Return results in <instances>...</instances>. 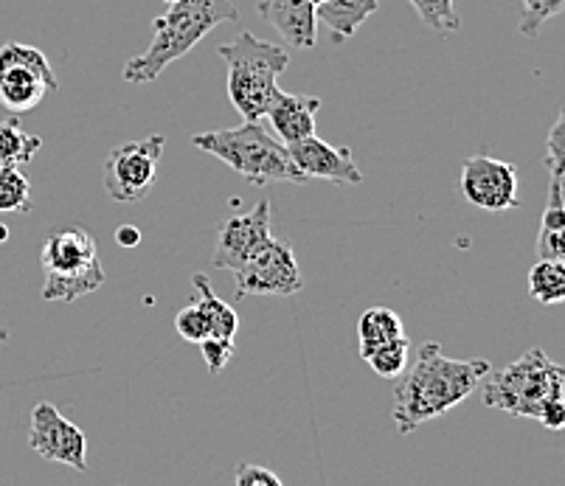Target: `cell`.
Here are the masks:
<instances>
[{
    "label": "cell",
    "mask_w": 565,
    "mask_h": 486,
    "mask_svg": "<svg viewBox=\"0 0 565 486\" xmlns=\"http://www.w3.org/2000/svg\"><path fill=\"white\" fill-rule=\"evenodd\" d=\"M492 368L484 357L454 360L439 343H425L416 360L405 366L394 388V422L399 433H414L419 424L439 419L461 406L481 386Z\"/></svg>",
    "instance_id": "1"
},
{
    "label": "cell",
    "mask_w": 565,
    "mask_h": 486,
    "mask_svg": "<svg viewBox=\"0 0 565 486\" xmlns=\"http://www.w3.org/2000/svg\"><path fill=\"white\" fill-rule=\"evenodd\" d=\"M484 406L523 419H537L548 431H563L565 424V371L543 349L490 371L484 377Z\"/></svg>",
    "instance_id": "2"
},
{
    "label": "cell",
    "mask_w": 565,
    "mask_h": 486,
    "mask_svg": "<svg viewBox=\"0 0 565 486\" xmlns=\"http://www.w3.org/2000/svg\"><path fill=\"white\" fill-rule=\"evenodd\" d=\"M234 0H174L169 12L156 20L150 48L132 56L125 65V79L132 85L152 82L174 63L186 56L200 40L223 23H236Z\"/></svg>",
    "instance_id": "3"
},
{
    "label": "cell",
    "mask_w": 565,
    "mask_h": 486,
    "mask_svg": "<svg viewBox=\"0 0 565 486\" xmlns=\"http://www.w3.org/2000/svg\"><path fill=\"white\" fill-rule=\"evenodd\" d=\"M192 144L223 161L254 186H270V183L305 186L310 183L292 163L287 147L262 121H243L234 130L198 132L192 136Z\"/></svg>",
    "instance_id": "4"
},
{
    "label": "cell",
    "mask_w": 565,
    "mask_h": 486,
    "mask_svg": "<svg viewBox=\"0 0 565 486\" xmlns=\"http://www.w3.org/2000/svg\"><path fill=\"white\" fill-rule=\"evenodd\" d=\"M217 54L228 65V99L245 121H262L267 107L279 94V74L290 65L285 45L239 32L231 43L220 45Z\"/></svg>",
    "instance_id": "5"
},
{
    "label": "cell",
    "mask_w": 565,
    "mask_h": 486,
    "mask_svg": "<svg viewBox=\"0 0 565 486\" xmlns=\"http://www.w3.org/2000/svg\"><path fill=\"white\" fill-rule=\"evenodd\" d=\"M43 299L79 301L105 284V268L96 253L94 234L85 225H71L51 234L43 248Z\"/></svg>",
    "instance_id": "6"
},
{
    "label": "cell",
    "mask_w": 565,
    "mask_h": 486,
    "mask_svg": "<svg viewBox=\"0 0 565 486\" xmlns=\"http://www.w3.org/2000/svg\"><path fill=\"white\" fill-rule=\"evenodd\" d=\"M49 90H56V76L49 56L34 45H0V105L9 112H32Z\"/></svg>",
    "instance_id": "7"
},
{
    "label": "cell",
    "mask_w": 565,
    "mask_h": 486,
    "mask_svg": "<svg viewBox=\"0 0 565 486\" xmlns=\"http://www.w3.org/2000/svg\"><path fill=\"white\" fill-rule=\"evenodd\" d=\"M167 138L152 132L138 141L113 147L105 161V188L116 203H141L152 192Z\"/></svg>",
    "instance_id": "8"
},
{
    "label": "cell",
    "mask_w": 565,
    "mask_h": 486,
    "mask_svg": "<svg viewBox=\"0 0 565 486\" xmlns=\"http://www.w3.org/2000/svg\"><path fill=\"white\" fill-rule=\"evenodd\" d=\"M236 281V299H248V295H296L305 288L299 262L285 239H270L256 256L234 273Z\"/></svg>",
    "instance_id": "9"
},
{
    "label": "cell",
    "mask_w": 565,
    "mask_h": 486,
    "mask_svg": "<svg viewBox=\"0 0 565 486\" xmlns=\"http://www.w3.org/2000/svg\"><path fill=\"white\" fill-rule=\"evenodd\" d=\"M29 447L45 462L65 464L87 473V439L71 419L56 411L51 402H40L32 411Z\"/></svg>",
    "instance_id": "10"
},
{
    "label": "cell",
    "mask_w": 565,
    "mask_h": 486,
    "mask_svg": "<svg viewBox=\"0 0 565 486\" xmlns=\"http://www.w3.org/2000/svg\"><path fill=\"white\" fill-rule=\"evenodd\" d=\"M461 192L476 208L510 212L518 206V169L490 155H472L461 166Z\"/></svg>",
    "instance_id": "11"
},
{
    "label": "cell",
    "mask_w": 565,
    "mask_h": 486,
    "mask_svg": "<svg viewBox=\"0 0 565 486\" xmlns=\"http://www.w3.org/2000/svg\"><path fill=\"white\" fill-rule=\"evenodd\" d=\"M270 239H274V234H270V203H259L250 212L228 217L220 225L217 248H214L212 259L214 268L236 273Z\"/></svg>",
    "instance_id": "12"
},
{
    "label": "cell",
    "mask_w": 565,
    "mask_h": 486,
    "mask_svg": "<svg viewBox=\"0 0 565 486\" xmlns=\"http://www.w3.org/2000/svg\"><path fill=\"white\" fill-rule=\"evenodd\" d=\"M287 152H290L292 163L299 166L307 181L318 177V181L343 183V186H361L363 183V172L358 169L352 150H347V147L338 150V147H330L318 136H310L299 144L287 147Z\"/></svg>",
    "instance_id": "13"
},
{
    "label": "cell",
    "mask_w": 565,
    "mask_h": 486,
    "mask_svg": "<svg viewBox=\"0 0 565 486\" xmlns=\"http://www.w3.org/2000/svg\"><path fill=\"white\" fill-rule=\"evenodd\" d=\"M318 110H321V99H316V96H296L279 90L270 107H267L265 119L281 144L290 147L316 136Z\"/></svg>",
    "instance_id": "14"
},
{
    "label": "cell",
    "mask_w": 565,
    "mask_h": 486,
    "mask_svg": "<svg viewBox=\"0 0 565 486\" xmlns=\"http://www.w3.org/2000/svg\"><path fill=\"white\" fill-rule=\"evenodd\" d=\"M259 14L267 25L296 48H312L316 45V7L310 0H259Z\"/></svg>",
    "instance_id": "15"
},
{
    "label": "cell",
    "mask_w": 565,
    "mask_h": 486,
    "mask_svg": "<svg viewBox=\"0 0 565 486\" xmlns=\"http://www.w3.org/2000/svg\"><path fill=\"white\" fill-rule=\"evenodd\" d=\"M377 0H321L316 7V20H321L332 34V43L341 45L352 37L366 18L377 12Z\"/></svg>",
    "instance_id": "16"
},
{
    "label": "cell",
    "mask_w": 565,
    "mask_h": 486,
    "mask_svg": "<svg viewBox=\"0 0 565 486\" xmlns=\"http://www.w3.org/2000/svg\"><path fill=\"white\" fill-rule=\"evenodd\" d=\"M548 199L541 217L537 234V256L548 262H563L565 256V206H563V175H548Z\"/></svg>",
    "instance_id": "17"
},
{
    "label": "cell",
    "mask_w": 565,
    "mask_h": 486,
    "mask_svg": "<svg viewBox=\"0 0 565 486\" xmlns=\"http://www.w3.org/2000/svg\"><path fill=\"white\" fill-rule=\"evenodd\" d=\"M192 284H194L192 304H198V310L205 315L209 337H217V341H234L236 330H239V315L234 312V306L214 293L212 281L205 279V273H194Z\"/></svg>",
    "instance_id": "18"
},
{
    "label": "cell",
    "mask_w": 565,
    "mask_h": 486,
    "mask_svg": "<svg viewBox=\"0 0 565 486\" xmlns=\"http://www.w3.org/2000/svg\"><path fill=\"white\" fill-rule=\"evenodd\" d=\"M358 337H361V357H366L369 352L403 341L408 335H405V326L397 312L388 310V306H372L358 321Z\"/></svg>",
    "instance_id": "19"
},
{
    "label": "cell",
    "mask_w": 565,
    "mask_h": 486,
    "mask_svg": "<svg viewBox=\"0 0 565 486\" xmlns=\"http://www.w3.org/2000/svg\"><path fill=\"white\" fill-rule=\"evenodd\" d=\"M43 141L38 136H29L14 119L0 121V169L23 166L40 152Z\"/></svg>",
    "instance_id": "20"
},
{
    "label": "cell",
    "mask_w": 565,
    "mask_h": 486,
    "mask_svg": "<svg viewBox=\"0 0 565 486\" xmlns=\"http://www.w3.org/2000/svg\"><path fill=\"white\" fill-rule=\"evenodd\" d=\"M529 295L537 304H559L565 299V264L541 259L529 270Z\"/></svg>",
    "instance_id": "21"
},
{
    "label": "cell",
    "mask_w": 565,
    "mask_h": 486,
    "mask_svg": "<svg viewBox=\"0 0 565 486\" xmlns=\"http://www.w3.org/2000/svg\"><path fill=\"white\" fill-rule=\"evenodd\" d=\"M32 208V181L20 166L0 169V214H29Z\"/></svg>",
    "instance_id": "22"
},
{
    "label": "cell",
    "mask_w": 565,
    "mask_h": 486,
    "mask_svg": "<svg viewBox=\"0 0 565 486\" xmlns=\"http://www.w3.org/2000/svg\"><path fill=\"white\" fill-rule=\"evenodd\" d=\"M408 3L416 9L419 20L428 25L430 32L450 34L461 29V20L454 9V0H408Z\"/></svg>",
    "instance_id": "23"
},
{
    "label": "cell",
    "mask_w": 565,
    "mask_h": 486,
    "mask_svg": "<svg viewBox=\"0 0 565 486\" xmlns=\"http://www.w3.org/2000/svg\"><path fill=\"white\" fill-rule=\"evenodd\" d=\"M363 360H366L380 377H385V380H397V377L405 371V366H408V337L369 352Z\"/></svg>",
    "instance_id": "24"
},
{
    "label": "cell",
    "mask_w": 565,
    "mask_h": 486,
    "mask_svg": "<svg viewBox=\"0 0 565 486\" xmlns=\"http://www.w3.org/2000/svg\"><path fill=\"white\" fill-rule=\"evenodd\" d=\"M565 9V0H523L521 14V34L523 37H537L543 25L552 18H557Z\"/></svg>",
    "instance_id": "25"
},
{
    "label": "cell",
    "mask_w": 565,
    "mask_h": 486,
    "mask_svg": "<svg viewBox=\"0 0 565 486\" xmlns=\"http://www.w3.org/2000/svg\"><path fill=\"white\" fill-rule=\"evenodd\" d=\"M174 330H178V335L189 343L209 341V324H205V315L198 310V304H189L178 312Z\"/></svg>",
    "instance_id": "26"
},
{
    "label": "cell",
    "mask_w": 565,
    "mask_h": 486,
    "mask_svg": "<svg viewBox=\"0 0 565 486\" xmlns=\"http://www.w3.org/2000/svg\"><path fill=\"white\" fill-rule=\"evenodd\" d=\"M543 163L548 166V175H563L565 166V110H559L557 121H554L552 132L546 141V158Z\"/></svg>",
    "instance_id": "27"
},
{
    "label": "cell",
    "mask_w": 565,
    "mask_h": 486,
    "mask_svg": "<svg viewBox=\"0 0 565 486\" xmlns=\"http://www.w3.org/2000/svg\"><path fill=\"white\" fill-rule=\"evenodd\" d=\"M200 349H203L205 366L212 375H220L228 360L234 357V341H217V337H209V341L200 343Z\"/></svg>",
    "instance_id": "28"
},
{
    "label": "cell",
    "mask_w": 565,
    "mask_h": 486,
    "mask_svg": "<svg viewBox=\"0 0 565 486\" xmlns=\"http://www.w3.org/2000/svg\"><path fill=\"white\" fill-rule=\"evenodd\" d=\"M234 486H285L274 469L259 464H239L234 473Z\"/></svg>",
    "instance_id": "29"
},
{
    "label": "cell",
    "mask_w": 565,
    "mask_h": 486,
    "mask_svg": "<svg viewBox=\"0 0 565 486\" xmlns=\"http://www.w3.org/2000/svg\"><path fill=\"white\" fill-rule=\"evenodd\" d=\"M116 242L121 245V248H136V245L141 242V231L132 228V225H121L116 231Z\"/></svg>",
    "instance_id": "30"
},
{
    "label": "cell",
    "mask_w": 565,
    "mask_h": 486,
    "mask_svg": "<svg viewBox=\"0 0 565 486\" xmlns=\"http://www.w3.org/2000/svg\"><path fill=\"white\" fill-rule=\"evenodd\" d=\"M9 239V228L7 225H0V242H7Z\"/></svg>",
    "instance_id": "31"
},
{
    "label": "cell",
    "mask_w": 565,
    "mask_h": 486,
    "mask_svg": "<svg viewBox=\"0 0 565 486\" xmlns=\"http://www.w3.org/2000/svg\"><path fill=\"white\" fill-rule=\"evenodd\" d=\"M7 337H9V332L0 330V343H7Z\"/></svg>",
    "instance_id": "32"
},
{
    "label": "cell",
    "mask_w": 565,
    "mask_h": 486,
    "mask_svg": "<svg viewBox=\"0 0 565 486\" xmlns=\"http://www.w3.org/2000/svg\"><path fill=\"white\" fill-rule=\"evenodd\" d=\"M163 3H174V0H163Z\"/></svg>",
    "instance_id": "33"
}]
</instances>
